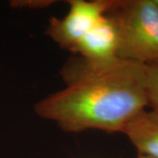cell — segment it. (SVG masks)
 <instances>
[{"mask_svg": "<svg viewBox=\"0 0 158 158\" xmlns=\"http://www.w3.org/2000/svg\"><path fill=\"white\" fill-rule=\"evenodd\" d=\"M64 76L66 86L37 102L34 110L66 132L121 133L148 106L145 65L118 59L91 66L81 60Z\"/></svg>", "mask_w": 158, "mask_h": 158, "instance_id": "1", "label": "cell"}, {"mask_svg": "<svg viewBox=\"0 0 158 158\" xmlns=\"http://www.w3.org/2000/svg\"><path fill=\"white\" fill-rule=\"evenodd\" d=\"M109 13L117 23L119 59L149 65L158 62V6L156 0H118Z\"/></svg>", "mask_w": 158, "mask_h": 158, "instance_id": "2", "label": "cell"}, {"mask_svg": "<svg viewBox=\"0 0 158 158\" xmlns=\"http://www.w3.org/2000/svg\"><path fill=\"white\" fill-rule=\"evenodd\" d=\"M118 0H69L68 13L52 17L46 33L56 43L73 52L79 41L117 6Z\"/></svg>", "mask_w": 158, "mask_h": 158, "instance_id": "3", "label": "cell"}, {"mask_svg": "<svg viewBox=\"0 0 158 158\" xmlns=\"http://www.w3.org/2000/svg\"><path fill=\"white\" fill-rule=\"evenodd\" d=\"M119 34L117 23L111 13L106 14L85 34L73 52L91 66H105L119 59Z\"/></svg>", "mask_w": 158, "mask_h": 158, "instance_id": "4", "label": "cell"}, {"mask_svg": "<svg viewBox=\"0 0 158 158\" xmlns=\"http://www.w3.org/2000/svg\"><path fill=\"white\" fill-rule=\"evenodd\" d=\"M121 133L138 154L158 158V112L143 110L127 124Z\"/></svg>", "mask_w": 158, "mask_h": 158, "instance_id": "5", "label": "cell"}, {"mask_svg": "<svg viewBox=\"0 0 158 158\" xmlns=\"http://www.w3.org/2000/svg\"><path fill=\"white\" fill-rule=\"evenodd\" d=\"M145 66L148 106L158 112V62Z\"/></svg>", "mask_w": 158, "mask_h": 158, "instance_id": "6", "label": "cell"}, {"mask_svg": "<svg viewBox=\"0 0 158 158\" xmlns=\"http://www.w3.org/2000/svg\"><path fill=\"white\" fill-rule=\"evenodd\" d=\"M55 1L48 0H13L10 2V6L13 8H43L50 6Z\"/></svg>", "mask_w": 158, "mask_h": 158, "instance_id": "7", "label": "cell"}, {"mask_svg": "<svg viewBox=\"0 0 158 158\" xmlns=\"http://www.w3.org/2000/svg\"><path fill=\"white\" fill-rule=\"evenodd\" d=\"M136 158H153L151 156H145V155H141V154H138V156Z\"/></svg>", "mask_w": 158, "mask_h": 158, "instance_id": "8", "label": "cell"}, {"mask_svg": "<svg viewBox=\"0 0 158 158\" xmlns=\"http://www.w3.org/2000/svg\"><path fill=\"white\" fill-rule=\"evenodd\" d=\"M156 3L157 4V6H158V0H156Z\"/></svg>", "mask_w": 158, "mask_h": 158, "instance_id": "9", "label": "cell"}]
</instances>
